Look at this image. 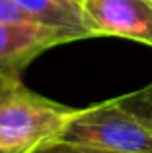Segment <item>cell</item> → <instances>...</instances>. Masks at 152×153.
<instances>
[{
    "label": "cell",
    "mask_w": 152,
    "mask_h": 153,
    "mask_svg": "<svg viewBox=\"0 0 152 153\" xmlns=\"http://www.w3.org/2000/svg\"><path fill=\"white\" fill-rule=\"evenodd\" d=\"M10 22H31V19L14 0H0V23Z\"/></svg>",
    "instance_id": "8"
},
{
    "label": "cell",
    "mask_w": 152,
    "mask_h": 153,
    "mask_svg": "<svg viewBox=\"0 0 152 153\" xmlns=\"http://www.w3.org/2000/svg\"><path fill=\"white\" fill-rule=\"evenodd\" d=\"M0 153H6V151H2V149H0Z\"/></svg>",
    "instance_id": "9"
},
{
    "label": "cell",
    "mask_w": 152,
    "mask_h": 153,
    "mask_svg": "<svg viewBox=\"0 0 152 153\" xmlns=\"http://www.w3.org/2000/svg\"><path fill=\"white\" fill-rule=\"evenodd\" d=\"M92 37H123L152 47V0H82Z\"/></svg>",
    "instance_id": "3"
},
{
    "label": "cell",
    "mask_w": 152,
    "mask_h": 153,
    "mask_svg": "<svg viewBox=\"0 0 152 153\" xmlns=\"http://www.w3.org/2000/svg\"><path fill=\"white\" fill-rule=\"evenodd\" d=\"M78 39L82 37L72 31L55 29L35 22L0 23V76L20 78L27 64L41 52Z\"/></svg>",
    "instance_id": "4"
},
{
    "label": "cell",
    "mask_w": 152,
    "mask_h": 153,
    "mask_svg": "<svg viewBox=\"0 0 152 153\" xmlns=\"http://www.w3.org/2000/svg\"><path fill=\"white\" fill-rule=\"evenodd\" d=\"M76 111L33 93L20 78L0 76V149L31 153L55 142Z\"/></svg>",
    "instance_id": "1"
},
{
    "label": "cell",
    "mask_w": 152,
    "mask_h": 153,
    "mask_svg": "<svg viewBox=\"0 0 152 153\" xmlns=\"http://www.w3.org/2000/svg\"><path fill=\"white\" fill-rule=\"evenodd\" d=\"M117 99L129 111H133L135 114L141 116L148 126H152V83L138 91H135V93L123 95V97H117Z\"/></svg>",
    "instance_id": "6"
},
{
    "label": "cell",
    "mask_w": 152,
    "mask_h": 153,
    "mask_svg": "<svg viewBox=\"0 0 152 153\" xmlns=\"http://www.w3.org/2000/svg\"><path fill=\"white\" fill-rule=\"evenodd\" d=\"M31 153H102V151H96L90 149V147H82V146H74V143H66L61 142V140H55V142H49L45 146L33 149Z\"/></svg>",
    "instance_id": "7"
},
{
    "label": "cell",
    "mask_w": 152,
    "mask_h": 153,
    "mask_svg": "<svg viewBox=\"0 0 152 153\" xmlns=\"http://www.w3.org/2000/svg\"><path fill=\"white\" fill-rule=\"evenodd\" d=\"M59 140L102 153H152V126L119 99L78 108Z\"/></svg>",
    "instance_id": "2"
},
{
    "label": "cell",
    "mask_w": 152,
    "mask_h": 153,
    "mask_svg": "<svg viewBox=\"0 0 152 153\" xmlns=\"http://www.w3.org/2000/svg\"><path fill=\"white\" fill-rule=\"evenodd\" d=\"M35 23L92 37L82 19V0H14Z\"/></svg>",
    "instance_id": "5"
}]
</instances>
